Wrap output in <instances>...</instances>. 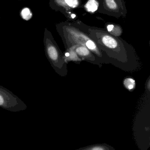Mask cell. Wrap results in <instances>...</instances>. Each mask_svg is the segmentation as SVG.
Here are the masks:
<instances>
[{
  "label": "cell",
  "instance_id": "obj_6",
  "mask_svg": "<svg viewBox=\"0 0 150 150\" xmlns=\"http://www.w3.org/2000/svg\"><path fill=\"white\" fill-rule=\"evenodd\" d=\"M77 52L79 55L81 56H86L88 55V51L85 48H79L77 50Z\"/></svg>",
  "mask_w": 150,
  "mask_h": 150
},
{
  "label": "cell",
  "instance_id": "obj_2",
  "mask_svg": "<svg viewBox=\"0 0 150 150\" xmlns=\"http://www.w3.org/2000/svg\"><path fill=\"white\" fill-rule=\"evenodd\" d=\"M102 41L103 44L108 48L114 49L117 46L116 40L109 36H104L103 38Z\"/></svg>",
  "mask_w": 150,
  "mask_h": 150
},
{
  "label": "cell",
  "instance_id": "obj_11",
  "mask_svg": "<svg viewBox=\"0 0 150 150\" xmlns=\"http://www.w3.org/2000/svg\"><path fill=\"white\" fill-rule=\"evenodd\" d=\"M92 149H93V150H103V148H102L101 147L98 146V147H93V148H92Z\"/></svg>",
  "mask_w": 150,
  "mask_h": 150
},
{
  "label": "cell",
  "instance_id": "obj_1",
  "mask_svg": "<svg viewBox=\"0 0 150 150\" xmlns=\"http://www.w3.org/2000/svg\"><path fill=\"white\" fill-rule=\"evenodd\" d=\"M0 108L11 112H20L25 110V103L11 91L0 86Z\"/></svg>",
  "mask_w": 150,
  "mask_h": 150
},
{
  "label": "cell",
  "instance_id": "obj_7",
  "mask_svg": "<svg viewBox=\"0 0 150 150\" xmlns=\"http://www.w3.org/2000/svg\"><path fill=\"white\" fill-rule=\"evenodd\" d=\"M67 5L72 7L74 8L78 5V0H65Z\"/></svg>",
  "mask_w": 150,
  "mask_h": 150
},
{
  "label": "cell",
  "instance_id": "obj_3",
  "mask_svg": "<svg viewBox=\"0 0 150 150\" xmlns=\"http://www.w3.org/2000/svg\"><path fill=\"white\" fill-rule=\"evenodd\" d=\"M86 6L89 12H94L98 8V3L95 0H89L87 3Z\"/></svg>",
  "mask_w": 150,
  "mask_h": 150
},
{
  "label": "cell",
  "instance_id": "obj_12",
  "mask_svg": "<svg viewBox=\"0 0 150 150\" xmlns=\"http://www.w3.org/2000/svg\"><path fill=\"white\" fill-rule=\"evenodd\" d=\"M65 56H66V57H69V56H70V54H69V53H66L65 54Z\"/></svg>",
  "mask_w": 150,
  "mask_h": 150
},
{
  "label": "cell",
  "instance_id": "obj_8",
  "mask_svg": "<svg viewBox=\"0 0 150 150\" xmlns=\"http://www.w3.org/2000/svg\"><path fill=\"white\" fill-rule=\"evenodd\" d=\"M107 6L111 9H115L116 8V5L114 2V0H106Z\"/></svg>",
  "mask_w": 150,
  "mask_h": 150
},
{
  "label": "cell",
  "instance_id": "obj_5",
  "mask_svg": "<svg viewBox=\"0 0 150 150\" xmlns=\"http://www.w3.org/2000/svg\"><path fill=\"white\" fill-rule=\"evenodd\" d=\"M124 85L128 89L131 90L135 87V81L131 79H126L124 81Z\"/></svg>",
  "mask_w": 150,
  "mask_h": 150
},
{
  "label": "cell",
  "instance_id": "obj_13",
  "mask_svg": "<svg viewBox=\"0 0 150 150\" xmlns=\"http://www.w3.org/2000/svg\"><path fill=\"white\" fill-rule=\"evenodd\" d=\"M75 16H76L74 14H73L71 15V17H72L73 18H75Z\"/></svg>",
  "mask_w": 150,
  "mask_h": 150
},
{
  "label": "cell",
  "instance_id": "obj_10",
  "mask_svg": "<svg viewBox=\"0 0 150 150\" xmlns=\"http://www.w3.org/2000/svg\"><path fill=\"white\" fill-rule=\"evenodd\" d=\"M114 28V26L113 25H110L108 26V30L109 31H111Z\"/></svg>",
  "mask_w": 150,
  "mask_h": 150
},
{
  "label": "cell",
  "instance_id": "obj_9",
  "mask_svg": "<svg viewBox=\"0 0 150 150\" xmlns=\"http://www.w3.org/2000/svg\"><path fill=\"white\" fill-rule=\"evenodd\" d=\"M86 45L87 47L90 50H94L96 48L95 45L92 41H90V40H89L87 42Z\"/></svg>",
  "mask_w": 150,
  "mask_h": 150
},
{
  "label": "cell",
  "instance_id": "obj_4",
  "mask_svg": "<svg viewBox=\"0 0 150 150\" xmlns=\"http://www.w3.org/2000/svg\"><path fill=\"white\" fill-rule=\"evenodd\" d=\"M21 16L26 21H28L32 17V14L29 8H23L21 12Z\"/></svg>",
  "mask_w": 150,
  "mask_h": 150
}]
</instances>
